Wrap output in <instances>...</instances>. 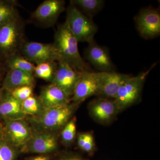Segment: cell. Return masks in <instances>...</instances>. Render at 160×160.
<instances>
[{
  "mask_svg": "<svg viewBox=\"0 0 160 160\" xmlns=\"http://www.w3.org/2000/svg\"><path fill=\"white\" fill-rule=\"evenodd\" d=\"M78 43L67 22L60 24L55 33L52 43L60 60L66 62L80 71L89 70L88 66L80 54Z\"/></svg>",
  "mask_w": 160,
  "mask_h": 160,
  "instance_id": "cell-1",
  "label": "cell"
},
{
  "mask_svg": "<svg viewBox=\"0 0 160 160\" xmlns=\"http://www.w3.org/2000/svg\"><path fill=\"white\" fill-rule=\"evenodd\" d=\"M25 25L19 15L0 26V57L6 60L19 52L25 42Z\"/></svg>",
  "mask_w": 160,
  "mask_h": 160,
  "instance_id": "cell-2",
  "label": "cell"
},
{
  "mask_svg": "<svg viewBox=\"0 0 160 160\" xmlns=\"http://www.w3.org/2000/svg\"><path fill=\"white\" fill-rule=\"evenodd\" d=\"M66 21L78 42L89 43L94 41L98 30L97 25L70 2L66 10Z\"/></svg>",
  "mask_w": 160,
  "mask_h": 160,
  "instance_id": "cell-3",
  "label": "cell"
},
{
  "mask_svg": "<svg viewBox=\"0 0 160 160\" xmlns=\"http://www.w3.org/2000/svg\"><path fill=\"white\" fill-rule=\"evenodd\" d=\"M74 109L73 105L45 108L38 115L32 117V121L38 127L44 130L43 132L55 131L66 125L71 117Z\"/></svg>",
  "mask_w": 160,
  "mask_h": 160,
  "instance_id": "cell-4",
  "label": "cell"
},
{
  "mask_svg": "<svg viewBox=\"0 0 160 160\" xmlns=\"http://www.w3.org/2000/svg\"><path fill=\"white\" fill-rule=\"evenodd\" d=\"M155 66L154 64L146 71L142 72L136 76L130 77L120 87L114 99L118 111L127 108L137 101L146 77Z\"/></svg>",
  "mask_w": 160,
  "mask_h": 160,
  "instance_id": "cell-5",
  "label": "cell"
},
{
  "mask_svg": "<svg viewBox=\"0 0 160 160\" xmlns=\"http://www.w3.org/2000/svg\"><path fill=\"white\" fill-rule=\"evenodd\" d=\"M23 57L34 65L58 62L59 56L52 43L25 41L20 49Z\"/></svg>",
  "mask_w": 160,
  "mask_h": 160,
  "instance_id": "cell-6",
  "label": "cell"
},
{
  "mask_svg": "<svg viewBox=\"0 0 160 160\" xmlns=\"http://www.w3.org/2000/svg\"><path fill=\"white\" fill-rule=\"evenodd\" d=\"M2 124L3 140L12 147H22L33 135L24 119L0 120Z\"/></svg>",
  "mask_w": 160,
  "mask_h": 160,
  "instance_id": "cell-7",
  "label": "cell"
},
{
  "mask_svg": "<svg viewBox=\"0 0 160 160\" xmlns=\"http://www.w3.org/2000/svg\"><path fill=\"white\" fill-rule=\"evenodd\" d=\"M65 9V2L63 0H46L32 12L30 19L42 27H51L57 22Z\"/></svg>",
  "mask_w": 160,
  "mask_h": 160,
  "instance_id": "cell-8",
  "label": "cell"
},
{
  "mask_svg": "<svg viewBox=\"0 0 160 160\" xmlns=\"http://www.w3.org/2000/svg\"><path fill=\"white\" fill-rule=\"evenodd\" d=\"M102 82V72H82L75 88L72 100L76 105L95 95H98Z\"/></svg>",
  "mask_w": 160,
  "mask_h": 160,
  "instance_id": "cell-9",
  "label": "cell"
},
{
  "mask_svg": "<svg viewBox=\"0 0 160 160\" xmlns=\"http://www.w3.org/2000/svg\"><path fill=\"white\" fill-rule=\"evenodd\" d=\"M137 29L146 39L158 37L160 34V13L158 9H142L135 19Z\"/></svg>",
  "mask_w": 160,
  "mask_h": 160,
  "instance_id": "cell-10",
  "label": "cell"
},
{
  "mask_svg": "<svg viewBox=\"0 0 160 160\" xmlns=\"http://www.w3.org/2000/svg\"><path fill=\"white\" fill-rule=\"evenodd\" d=\"M82 71H80L62 60L57 62V67L51 83L72 96Z\"/></svg>",
  "mask_w": 160,
  "mask_h": 160,
  "instance_id": "cell-11",
  "label": "cell"
},
{
  "mask_svg": "<svg viewBox=\"0 0 160 160\" xmlns=\"http://www.w3.org/2000/svg\"><path fill=\"white\" fill-rule=\"evenodd\" d=\"M88 44L85 56L91 65L99 72L114 71L115 67L110 58L109 49L98 45L94 40Z\"/></svg>",
  "mask_w": 160,
  "mask_h": 160,
  "instance_id": "cell-12",
  "label": "cell"
},
{
  "mask_svg": "<svg viewBox=\"0 0 160 160\" xmlns=\"http://www.w3.org/2000/svg\"><path fill=\"white\" fill-rule=\"evenodd\" d=\"M2 90L0 98V120L24 119L26 115L22 109V102L15 98L10 92Z\"/></svg>",
  "mask_w": 160,
  "mask_h": 160,
  "instance_id": "cell-13",
  "label": "cell"
},
{
  "mask_svg": "<svg viewBox=\"0 0 160 160\" xmlns=\"http://www.w3.org/2000/svg\"><path fill=\"white\" fill-rule=\"evenodd\" d=\"M57 145V141L54 135L49 132H42L33 135L22 148L25 151L45 154L54 151Z\"/></svg>",
  "mask_w": 160,
  "mask_h": 160,
  "instance_id": "cell-14",
  "label": "cell"
},
{
  "mask_svg": "<svg viewBox=\"0 0 160 160\" xmlns=\"http://www.w3.org/2000/svg\"><path fill=\"white\" fill-rule=\"evenodd\" d=\"M130 76L116 72H102V82L98 95L114 99L120 87Z\"/></svg>",
  "mask_w": 160,
  "mask_h": 160,
  "instance_id": "cell-15",
  "label": "cell"
},
{
  "mask_svg": "<svg viewBox=\"0 0 160 160\" xmlns=\"http://www.w3.org/2000/svg\"><path fill=\"white\" fill-rule=\"evenodd\" d=\"M39 98L45 109L69 104L70 97L59 87L51 83L42 88Z\"/></svg>",
  "mask_w": 160,
  "mask_h": 160,
  "instance_id": "cell-16",
  "label": "cell"
},
{
  "mask_svg": "<svg viewBox=\"0 0 160 160\" xmlns=\"http://www.w3.org/2000/svg\"><path fill=\"white\" fill-rule=\"evenodd\" d=\"M35 79L34 75L15 69H9L2 82L1 89L11 92L23 86L34 87Z\"/></svg>",
  "mask_w": 160,
  "mask_h": 160,
  "instance_id": "cell-17",
  "label": "cell"
},
{
  "mask_svg": "<svg viewBox=\"0 0 160 160\" xmlns=\"http://www.w3.org/2000/svg\"><path fill=\"white\" fill-rule=\"evenodd\" d=\"M90 109L95 118L102 122L110 119L118 111L114 100L108 99H100L94 101Z\"/></svg>",
  "mask_w": 160,
  "mask_h": 160,
  "instance_id": "cell-18",
  "label": "cell"
},
{
  "mask_svg": "<svg viewBox=\"0 0 160 160\" xmlns=\"http://www.w3.org/2000/svg\"><path fill=\"white\" fill-rule=\"evenodd\" d=\"M70 2L83 14L92 19L102 9L105 2L103 0H71Z\"/></svg>",
  "mask_w": 160,
  "mask_h": 160,
  "instance_id": "cell-19",
  "label": "cell"
},
{
  "mask_svg": "<svg viewBox=\"0 0 160 160\" xmlns=\"http://www.w3.org/2000/svg\"><path fill=\"white\" fill-rule=\"evenodd\" d=\"M6 62L8 70L15 69L33 74L35 65L23 57L19 52L6 59Z\"/></svg>",
  "mask_w": 160,
  "mask_h": 160,
  "instance_id": "cell-20",
  "label": "cell"
},
{
  "mask_svg": "<svg viewBox=\"0 0 160 160\" xmlns=\"http://www.w3.org/2000/svg\"><path fill=\"white\" fill-rule=\"evenodd\" d=\"M17 5L15 0H0V26L18 15Z\"/></svg>",
  "mask_w": 160,
  "mask_h": 160,
  "instance_id": "cell-21",
  "label": "cell"
},
{
  "mask_svg": "<svg viewBox=\"0 0 160 160\" xmlns=\"http://www.w3.org/2000/svg\"><path fill=\"white\" fill-rule=\"evenodd\" d=\"M57 67V62L44 63L36 65L33 75L34 76L46 81H52Z\"/></svg>",
  "mask_w": 160,
  "mask_h": 160,
  "instance_id": "cell-22",
  "label": "cell"
},
{
  "mask_svg": "<svg viewBox=\"0 0 160 160\" xmlns=\"http://www.w3.org/2000/svg\"><path fill=\"white\" fill-rule=\"evenodd\" d=\"M22 109L26 115L35 117L39 115L44 108L39 98L32 95L22 102Z\"/></svg>",
  "mask_w": 160,
  "mask_h": 160,
  "instance_id": "cell-23",
  "label": "cell"
},
{
  "mask_svg": "<svg viewBox=\"0 0 160 160\" xmlns=\"http://www.w3.org/2000/svg\"><path fill=\"white\" fill-rule=\"evenodd\" d=\"M14 147L4 140L0 142V160H15L16 152Z\"/></svg>",
  "mask_w": 160,
  "mask_h": 160,
  "instance_id": "cell-24",
  "label": "cell"
},
{
  "mask_svg": "<svg viewBox=\"0 0 160 160\" xmlns=\"http://www.w3.org/2000/svg\"><path fill=\"white\" fill-rule=\"evenodd\" d=\"M76 132L74 120H71L66 124L62 132V138L65 142H70L74 139Z\"/></svg>",
  "mask_w": 160,
  "mask_h": 160,
  "instance_id": "cell-25",
  "label": "cell"
},
{
  "mask_svg": "<svg viewBox=\"0 0 160 160\" xmlns=\"http://www.w3.org/2000/svg\"><path fill=\"white\" fill-rule=\"evenodd\" d=\"M33 87L31 86H23L18 87L10 92L15 98L21 102L32 95Z\"/></svg>",
  "mask_w": 160,
  "mask_h": 160,
  "instance_id": "cell-26",
  "label": "cell"
},
{
  "mask_svg": "<svg viewBox=\"0 0 160 160\" xmlns=\"http://www.w3.org/2000/svg\"><path fill=\"white\" fill-rule=\"evenodd\" d=\"M93 148L94 141L93 137L90 133H87L86 141L82 149L86 152H91L93 150Z\"/></svg>",
  "mask_w": 160,
  "mask_h": 160,
  "instance_id": "cell-27",
  "label": "cell"
},
{
  "mask_svg": "<svg viewBox=\"0 0 160 160\" xmlns=\"http://www.w3.org/2000/svg\"><path fill=\"white\" fill-rule=\"evenodd\" d=\"M8 68L6 62V60L0 57V80L3 81V78L8 71Z\"/></svg>",
  "mask_w": 160,
  "mask_h": 160,
  "instance_id": "cell-28",
  "label": "cell"
},
{
  "mask_svg": "<svg viewBox=\"0 0 160 160\" xmlns=\"http://www.w3.org/2000/svg\"><path fill=\"white\" fill-rule=\"evenodd\" d=\"M87 133H82L80 134L78 137V145L81 149H82L85 141H86Z\"/></svg>",
  "mask_w": 160,
  "mask_h": 160,
  "instance_id": "cell-29",
  "label": "cell"
},
{
  "mask_svg": "<svg viewBox=\"0 0 160 160\" xmlns=\"http://www.w3.org/2000/svg\"><path fill=\"white\" fill-rule=\"evenodd\" d=\"M29 160H49V158L47 157L40 156L31 158Z\"/></svg>",
  "mask_w": 160,
  "mask_h": 160,
  "instance_id": "cell-30",
  "label": "cell"
},
{
  "mask_svg": "<svg viewBox=\"0 0 160 160\" xmlns=\"http://www.w3.org/2000/svg\"><path fill=\"white\" fill-rule=\"evenodd\" d=\"M60 160H83L82 159L76 156H72L69 157H67L63 158L62 159Z\"/></svg>",
  "mask_w": 160,
  "mask_h": 160,
  "instance_id": "cell-31",
  "label": "cell"
},
{
  "mask_svg": "<svg viewBox=\"0 0 160 160\" xmlns=\"http://www.w3.org/2000/svg\"><path fill=\"white\" fill-rule=\"evenodd\" d=\"M3 140V132L2 124L0 120V142Z\"/></svg>",
  "mask_w": 160,
  "mask_h": 160,
  "instance_id": "cell-32",
  "label": "cell"
},
{
  "mask_svg": "<svg viewBox=\"0 0 160 160\" xmlns=\"http://www.w3.org/2000/svg\"><path fill=\"white\" fill-rule=\"evenodd\" d=\"M2 90L1 88H0V98H1V94H2Z\"/></svg>",
  "mask_w": 160,
  "mask_h": 160,
  "instance_id": "cell-33",
  "label": "cell"
}]
</instances>
